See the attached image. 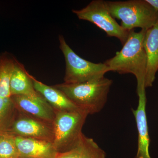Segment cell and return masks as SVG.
I'll return each mask as SVG.
<instances>
[{
	"label": "cell",
	"mask_w": 158,
	"mask_h": 158,
	"mask_svg": "<svg viewBox=\"0 0 158 158\" xmlns=\"http://www.w3.org/2000/svg\"><path fill=\"white\" fill-rule=\"evenodd\" d=\"M114 19L121 20V27L128 31L136 28L147 30L152 27L158 19V11L146 0L105 1Z\"/></svg>",
	"instance_id": "3957f363"
},
{
	"label": "cell",
	"mask_w": 158,
	"mask_h": 158,
	"mask_svg": "<svg viewBox=\"0 0 158 158\" xmlns=\"http://www.w3.org/2000/svg\"><path fill=\"white\" fill-rule=\"evenodd\" d=\"M19 158H56L59 152L52 142L15 136Z\"/></svg>",
	"instance_id": "30bf717a"
},
{
	"label": "cell",
	"mask_w": 158,
	"mask_h": 158,
	"mask_svg": "<svg viewBox=\"0 0 158 158\" xmlns=\"http://www.w3.org/2000/svg\"><path fill=\"white\" fill-rule=\"evenodd\" d=\"M138 104L136 110H132L138 132V149L135 158H151L149 148L150 138L146 116L145 91L137 94Z\"/></svg>",
	"instance_id": "9c48e42d"
},
{
	"label": "cell",
	"mask_w": 158,
	"mask_h": 158,
	"mask_svg": "<svg viewBox=\"0 0 158 158\" xmlns=\"http://www.w3.org/2000/svg\"><path fill=\"white\" fill-rule=\"evenodd\" d=\"M11 97L19 112L44 121L53 123L56 111L40 94L36 97L24 95Z\"/></svg>",
	"instance_id": "ba28073f"
},
{
	"label": "cell",
	"mask_w": 158,
	"mask_h": 158,
	"mask_svg": "<svg viewBox=\"0 0 158 158\" xmlns=\"http://www.w3.org/2000/svg\"><path fill=\"white\" fill-rule=\"evenodd\" d=\"M15 62V60L7 55H3L0 57V97H11L10 79Z\"/></svg>",
	"instance_id": "9a60e30c"
},
{
	"label": "cell",
	"mask_w": 158,
	"mask_h": 158,
	"mask_svg": "<svg viewBox=\"0 0 158 158\" xmlns=\"http://www.w3.org/2000/svg\"><path fill=\"white\" fill-rule=\"evenodd\" d=\"M113 81L105 76L83 83L54 86L81 110L89 115L99 113L107 101Z\"/></svg>",
	"instance_id": "7a4b0ae2"
},
{
	"label": "cell",
	"mask_w": 158,
	"mask_h": 158,
	"mask_svg": "<svg viewBox=\"0 0 158 158\" xmlns=\"http://www.w3.org/2000/svg\"><path fill=\"white\" fill-rule=\"evenodd\" d=\"M10 90L11 96L24 95L36 97L40 95L34 89L32 76L16 60L10 79Z\"/></svg>",
	"instance_id": "4fadbf2b"
},
{
	"label": "cell",
	"mask_w": 158,
	"mask_h": 158,
	"mask_svg": "<svg viewBox=\"0 0 158 158\" xmlns=\"http://www.w3.org/2000/svg\"><path fill=\"white\" fill-rule=\"evenodd\" d=\"M79 19L92 23L106 32L108 36L117 38L123 45L127 40L130 31L123 29L112 16L105 1L93 0L85 8L73 9Z\"/></svg>",
	"instance_id": "8992f818"
},
{
	"label": "cell",
	"mask_w": 158,
	"mask_h": 158,
	"mask_svg": "<svg viewBox=\"0 0 158 158\" xmlns=\"http://www.w3.org/2000/svg\"><path fill=\"white\" fill-rule=\"evenodd\" d=\"M18 158L15 136L8 132L0 133V158Z\"/></svg>",
	"instance_id": "e0dca14e"
},
{
	"label": "cell",
	"mask_w": 158,
	"mask_h": 158,
	"mask_svg": "<svg viewBox=\"0 0 158 158\" xmlns=\"http://www.w3.org/2000/svg\"><path fill=\"white\" fill-rule=\"evenodd\" d=\"M59 48L65 58V71L64 83H83L104 77L109 68L104 63H94L83 59L67 44L62 35L59 36Z\"/></svg>",
	"instance_id": "5b68a950"
},
{
	"label": "cell",
	"mask_w": 158,
	"mask_h": 158,
	"mask_svg": "<svg viewBox=\"0 0 158 158\" xmlns=\"http://www.w3.org/2000/svg\"><path fill=\"white\" fill-rule=\"evenodd\" d=\"M56 158H106V155L93 139L83 134L75 147L59 153Z\"/></svg>",
	"instance_id": "5bb4252c"
},
{
	"label": "cell",
	"mask_w": 158,
	"mask_h": 158,
	"mask_svg": "<svg viewBox=\"0 0 158 158\" xmlns=\"http://www.w3.org/2000/svg\"><path fill=\"white\" fill-rule=\"evenodd\" d=\"M35 90L50 105L55 111L65 112L81 110L60 90L36 80L32 76Z\"/></svg>",
	"instance_id": "7c38bea8"
},
{
	"label": "cell",
	"mask_w": 158,
	"mask_h": 158,
	"mask_svg": "<svg viewBox=\"0 0 158 158\" xmlns=\"http://www.w3.org/2000/svg\"><path fill=\"white\" fill-rule=\"evenodd\" d=\"M7 132L15 136L34 138L52 143L54 140L53 123L38 119L19 111Z\"/></svg>",
	"instance_id": "52a82bcc"
},
{
	"label": "cell",
	"mask_w": 158,
	"mask_h": 158,
	"mask_svg": "<svg viewBox=\"0 0 158 158\" xmlns=\"http://www.w3.org/2000/svg\"><path fill=\"white\" fill-rule=\"evenodd\" d=\"M156 11H158V0H146Z\"/></svg>",
	"instance_id": "ac0fdd59"
},
{
	"label": "cell",
	"mask_w": 158,
	"mask_h": 158,
	"mask_svg": "<svg viewBox=\"0 0 158 158\" xmlns=\"http://www.w3.org/2000/svg\"></svg>",
	"instance_id": "d6986e66"
},
{
	"label": "cell",
	"mask_w": 158,
	"mask_h": 158,
	"mask_svg": "<svg viewBox=\"0 0 158 158\" xmlns=\"http://www.w3.org/2000/svg\"><path fill=\"white\" fill-rule=\"evenodd\" d=\"M88 115L82 110L56 111L52 143L58 152H66L76 146L83 135L82 128Z\"/></svg>",
	"instance_id": "277c9868"
},
{
	"label": "cell",
	"mask_w": 158,
	"mask_h": 158,
	"mask_svg": "<svg viewBox=\"0 0 158 158\" xmlns=\"http://www.w3.org/2000/svg\"><path fill=\"white\" fill-rule=\"evenodd\" d=\"M144 47L147 58L145 88L152 87L158 70V19L152 27L146 31Z\"/></svg>",
	"instance_id": "8fae6325"
},
{
	"label": "cell",
	"mask_w": 158,
	"mask_h": 158,
	"mask_svg": "<svg viewBox=\"0 0 158 158\" xmlns=\"http://www.w3.org/2000/svg\"><path fill=\"white\" fill-rule=\"evenodd\" d=\"M146 30L139 32L134 30L130 32L126 42L121 50L104 63L109 71L116 72L120 74H132L137 81V93L145 90V77L147 58L144 47Z\"/></svg>",
	"instance_id": "6da1fadb"
},
{
	"label": "cell",
	"mask_w": 158,
	"mask_h": 158,
	"mask_svg": "<svg viewBox=\"0 0 158 158\" xmlns=\"http://www.w3.org/2000/svg\"><path fill=\"white\" fill-rule=\"evenodd\" d=\"M18 112L11 97H0V133L7 132Z\"/></svg>",
	"instance_id": "2e32d148"
}]
</instances>
